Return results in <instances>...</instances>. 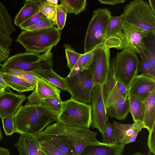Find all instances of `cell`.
<instances>
[{
  "mask_svg": "<svg viewBox=\"0 0 155 155\" xmlns=\"http://www.w3.org/2000/svg\"><path fill=\"white\" fill-rule=\"evenodd\" d=\"M125 0H99V1L101 3L112 5L122 3L125 2Z\"/></svg>",
  "mask_w": 155,
  "mask_h": 155,
  "instance_id": "bcb514c9",
  "label": "cell"
},
{
  "mask_svg": "<svg viewBox=\"0 0 155 155\" xmlns=\"http://www.w3.org/2000/svg\"><path fill=\"white\" fill-rule=\"evenodd\" d=\"M39 133L66 155H78L87 145L97 141V132L58 121L48 126Z\"/></svg>",
  "mask_w": 155,
  "mask_h": 155,
  "instance_id": "6da1fadb",
  "label": "cell"
},
{
  "mask_svg": "<svg viewBox=\"0 0 155 155\" xmlns=\"http://www.w3.org/2000/svg\"><path fill=\"white\" fill-rule=\"evenodd\" d=\"M110 48L102 46L94 50L93 61L89 70L95 85L104 86L107 81L109 70Z\"/></svg>",
  "mask_w": 155,
  "mask_h": 155,
  "instance_id": "7c38bea8",
  "label": "cell"
},
{
  "mask_svg": "<svg viewBox=\"0 0 155 155\" xmlns=\"http://www.w3.org/2000/svg\"><path fill=\"white\" fill-rule=\"evenodd\" d=\"M0 75L10 87L19 93L33 91L35 86L18 77L6 74L0 70Z\"/></svg>",
  "mask_w": 155,
  "mask_h": 155,
  "instance_id": "7402d4cb",
  "label": "cell"
},
{
  "mask_svg": "<svg viewBox=\"0 0 155 155\" xmlns=\"http://www.w3.org/2000/svg\"><path fill=\"white\" fill-rule=\"evenodd\" d=\"M10 51L9 48H6L0 45V62L5 61L8 58Z\"/></svg>",
  "mask_w": 155,
  "mask_h": 155,
  "instance_id": "ee69618b",
  "label": "cell"
},
{
  "mask_svg": "<svg viewBox=\"0 0 155 155\" xmlns=\"http://www.w3.org/2000/svg\"><path fill=\"white\" fill-rule=\"evenodd\" d=\"M91 106L71 98L63 102L57 121L71 126L89 128L91 122Z\"/></svg>",
  "mask_w": 155,
  "mask_h": 155,
  "instance_id": "9c48e42d",
  "label": "cell"
},
{
  "mask_svg": "<svg viewBox=\"0 0 155 155\" xmlns=\"http://www.w3.org/2000/svg\"><path fill=\"white\" fill-rule=\"evenodd\" d=\"M2 64L1 63V62H0V66L2 67Z\"/></svg>",
  "mask_w": 155,
  "mask_h": 155,
  "instance_id": "9f6ffc18",
  "label": "cell"
},
{
  "mask_svg": "<svg viewBox=\"0 0 155 155\" xmlns=\"http://www.w3.org/2000/svg\"><path fill=\"white\" fill-rule=\"evenodd\" d=\"M103 86L96 84L92 91L91 122V126L97 129L103 136L108 117L104 98Z\"/></svg>",
  "mask_w": 155,
  "mask_h": 155,
  "instance_id": "4fadbf2b",
  "label": "cell"
},
{
  "mask_svg": "<svg viewBox=\"0 0 155 155\" xmlns=\"http://www.w3.org/2000/svg\"><path fill=\"white\" fill-rule=\"evenodd\" d=\"M64 46L67 61V66L70 71L76 70L78 62L82 54L77 53L70 45L65 44Z\"/></svg>",
  "mask_w": 155,
  "mask_h": 155,
  "instance_id": "f1b7e54d",
  "label": "cell"
},
{
  "mask_svg": "<svg viewBox=\"0 0 155 155\" xmlns=\"http://www.w3.org/2000/svg\"><path fill=\"white\" fill-rule=\"evenodd\" d=\"M27 99H28V101L26 103L27 104L35 105L41 104V100L38 95L35 88L32 93L28 97Z\"/></svg>",
  "mask_w": 155,
  "mask_h": 155,
  "instance_id": "7bdbcfd3",
  "label": "cell"
},
{
  "mask_svg": "<svg viewBox=\"0 0 155 155\" xmlns=\"http://www.w3.org/2000/svg\"><path fill=\"white\" fill-rule=\"evenodd\" d=\"M144 42L145 50L142 53L155 70V35L148 34Z\"/></svg>",
  "mask_w": 155,
  "mask_h": 155,
  "instance_id": "4316f807",
  "label": "cell"
},
{
  "mask_svg": "<svg viewBox=\"0 0 155 155\" xmlns=\"http://www.w3.org/2000/svg\"><path fill=\"white\" fill-rule=\"evenodd\" d=\"M46 17L42 13L38 12L28 19L19 27L20 29L24 30L25 28L31 26L41 19L46 18Z\"/></svg>",
  "mask_w": 155,
  "mask_h": 155,
  "instance_id": "ab89813d",
  "label": "cell"
},
{
  "mask_svg": "<svg viewBox=\"0 0 155 155\" xmlns=\"http://www.w3.org/2000/svg\"><path fill=\"white\" fill-rule=\"evenodd\" d=\"M139 61L136 53L126 49L117 53L114 58V70L116 80L127 89L137 74Z\"/></svg>",
  "mask_w": 155,
  "mask_h": 155,
  "instance_id": "8fae6325",
  "label": "cell"
},
{
  "mask_svg": "<svg viewBox=\"0 0 155 155\" xmlns=\"http://www.w3.org/2000/svg\"><path fill=\"white\" fill-rule=\"evenodd\" d=\"M12 43V40L6 36L0 28V45L6 48H9Z\"/></svg>",
  "mask_w": 155,
  "mask_h": 155,
  "instance_id": "b9f144b4",
  "label": "cell"
},
{
  "mask_svg": "<svg viewBox=\"0 0 155 155\" xmlns=\"http://www.w3.org/2000/svg\"><path fill=\"white\" fill-rule=\"evenodd\" d=\"M139 133V132H137L132 135L127 141L125 144L135 141L136 137Z\"/></svg>",
  "mask_w": 155,
  "mask_h": 155,
  "instance_id": "c3c4849f",
  "label": "cell"
},
{
  "mask_svg": "<svg viewBox=\"0 0 155 155\" xmlns=\"http://www.w3.org/2000/svg\"><path fill=\"white\" fill-rule=\"evenodd\" d=\"M117 133L116 144L125 145L127 140L134 134L145 128L143 123H134L132 124H124L113 121Z\"/></svg>",
  "mask_w": 155,
  "mask_h": 155,
  "instance_id": "ac0fdd59",
  "label": "cell"
},
{
  "mask_svg": "<svg viewBox=\"0 0 155 155\" xmlns=\"http://www.w3.org/2000/svg\"><path fill=\"white\" fill-rule=\"evenodd\" d=\"M61 6L67 14L77 15L85 10L86 0H60Z\"/></svg>",
  "mask_w": 155,
  "mask_h": 155,
  "instance_id": "484cf974",
  "label": "cell"
},
{
  "mask_svg": "<svg viewBox=\"0 0 155 155\" xmlns=\"http://www.w3.org/2000/svg\"><path fill=\"white\" fill-rule=\"evenodd\" d=\"M148 35L142 30L123 20L117 32L106 37L101 46L118 50L126 49L140 54L145 50L144 39Z\"/></svg>",
  "mask_w": 155,
  "mask_h": 155,
  "instance_id": "277c9868",
  "label": "cell"
},
{
  "mask_svg": "<svg viewBox=\"0 0 155 155\" xmlns=\"http://www.w3.org/2000/svg\"><path fill=\"white\" fill-rule=\"evenodd\" d=\"M20 134V136L14 145L19 155H45L41 150L36 136Z\"/></svg>",
  "mask_w": 155,
  "mask_h": 155,
  "instance_id": "e0dca14e",
  "label": "cell"
},
{
  "mask_svg": "<svg viewBox=\"0 0 155 155\" xmlns=\"http://www.w3.org/2000/svg\"><path fill=\"white\" fill-rule=\"evenodd\" d=\"M63 79L67 91L71 95V98L79 102L91 103L92 91L95 84L89 70L83 71L71 70L68 75Z\"/></svg>",
  "mask_w": 155,
  "mask_h": 155,
  "instance_id": "30bf717a",
  "label": "cell"
},
{
  "mask_svg": "<svg viewBox=\"0 0 155 155\" xmlns=\"http://www.w3.org/2000/svg\"><path fill=\"white\" fill-rule=\"evenodd\" d=\"M147 145L149 152L155 154V127L149 132Z\"/></svg>",
  "mask_w": 155,
  "mask_h": 155,
  "instance_id": "60d3db41",
  "label": "cell"
},
{
  "mask_svg": "<svg viewBox=\"0 0 155 155\" xmlns=\"http://www.w3.org/2000/svg\"><path fill=\"white\" fill-rule=\"evenodd\" d=\"M42 0H25L23 6L14 19L15 25L19 27L29 18L39 12V5Z\"/></svg>",
  "mask_w": 155,
  "mask_h": 155,
  "instance_id": "ffe728a7",
  "label": "cell"
},
{
  "mask_svg": "<svg viewBox=\"0 0 155 155\" xmlns=\"http://www.w3.org/2000/svg\"><path fill=\"white\" fill-rule=\"evenodd\" d=\"M145 110L143 123L150 132L155 127V89L144 101Z\"/></svg>",
  "mask_w": 155,
  "mask_h": 155,
  "instance_id": "44dd1931",
  "label": "cell"
},
{
  "mask_svg": "<svg viewBox=\"0 0 155 155\" xmlns=\"http://www.w3.org/2000/svg\"><path fill=\"white\" fill-rule=\"evenodd\" d=\"M63 102L53 98L41 100V105L48 107L54 114L58 115L61 112L63 106Z\"/></svg>",
  "mask_w": 155,
  "mask_h": 155,
  "instance_id": "d590c367",
  "label": "cell"
},
{
  "mask_svg": "<svg viewBox=\"0 0 155 155\" xmlns=\"http://www.w3.org/2000/svg\"><path fill=\"white\" fill-rule=\"evenodd\" d=\"M114 58H110L109 70L106 84L103 87V93L108 115L111 118L124 120L130 113L129 102L120 94L114 75Z\"/></svg>",
  "mask_w": 155,
  "mask_h": 155,
  "instance_id": "3957f363",
  "label": "cell"
},
{
  "mask_svg": "<svg viewBox=\"0 0 155 155\" xmlns=\"http://www.w3.org/2000/svg\"><path fill=\"white\" fill-rule=\"evenodd\" d=\"M5 87L0 85V95L6 91Z\"/></svg>",
  "mask_w": 155,
  "mask_h": 155,
  "instance_id": "f5cc1de1",
  "label": "cell"
},
{
  "mask_svg": "<svg viewBox=\"0 0 155 155\" xmlns=\"http://www.w3.org/2000/svg\"><path fill=\"white\" fill-rule=\"evenodd\" d=\"M124 145L107 144L98 140L86 146L78 155H122Z\"/></svg>",
  "mask_w": 155,
  "mask_h": 155,
  "instance_id": "2e32d148",
  "label": "cell"
},
{
  "mask_svg": "<svg viewBox=\"0 0 155 155\" xmlns=\"http://www.w3.org/2000/svg\"><path fill=\"white\" fill-rule=\"evenodd\" d=\"M26 98L23 94L5 91L0 95V118L13 116Z\"/></svg>",
  "mask_w": 155,
  "mask_h": 155,
  "instance_id": "9a60e30c",
  "label": "cell"
},
{
  "mask_svg": "<svg viewBox=\"0 0 155 155\" xmlns=\"http://www.w3.org/2000/svg\"><path fill=\"white\" fill-rule=\"evenodd\" d=\"M148 4L149 7L153 13L155 15V0H148Z\"/></svg>",
  "mask_w": 155,
  "mask_h": 155,
  "instance_id": "7dc6e473",
  "label": "cell"
},
{
  "mask_svg": "<svg viewBox=\"0 0 155 155\" xmlns=\"http://www.w3.org/2000/svg\"><path fill=\"white\" fill-rule=\"evenodd\" d=\"M155 89V78L142 74H137L129 85L128 95H133L144 102Z\"/></svg>",
  "mask_w": 155,
  "mask_h": 155,
  "instance_id": "5bb4252c",
  "label": "cell"
},
{
  "mask_svg": "<svg viewBox=\"0 0 155 155\" xmlns=\"http://www.w3.org/2000/svg\"><path fill=\"white\" fill-rule=\"evenodd\" d=\"M67 14L60 4L57 7L56 16V25L59 30L61 31L64 27L66 20Z\"/></svg>",
  "mask_w": 155,
  "mask_h": 155,
  "instance_id": "74e56055",
  "label": "cell"
},
{
  "mask_svg": "<svg viewBox=\"0 0 155 155\" xmlns=\"http://www.w3.org/2000/svg\"><path fill=\"white\" fill-rule=\"evenodd\" d=\"M116 84L120 94L124 98H127L128 96L127 89L123 84L117 81Z\"/></svg>",
  "mask_w": 155,
  "mask_h": 155,
  "instance_id": "f6af8a7d",
  "label": "cell"
},
{
  "mask_svg": "<svg viewBox=\"0 0 155 155\" xmlns=\"http://www.w3.org/2000/svg\"><path fill=\"white\" fill-rule=\"evenodd\" d=\"M102 143L107 144H115L117 138L115 127L113 124L108 122L106 124L103 136Z\"/></svg>",
  "mask_w": 155,
  "mask_h": 155,
  "instance_id": "d6a6232c",
  "label": "cell"
},
{
  "mask_svg": "<svg viewBox=\"0 0 155 155\" xmlns=\"http://www.w3.org/2000/svg\"><path fill=\"white\" fill-rule=\"evenodd\" d=\"M55 121L57 115L45 106L26 104L14 116L15 133L36 136Z\"/></svg>",
  "mask_w": 155,
  "mask_h": 155,
  "instance_id": "7a4b0ae2",
  "label": "cell"
},
{
  "mask_svg": "<svg viewBox=\"0 0 155 155\" xmlns=\"http://www.w3.org/2000/svg\"><path fill=\"white\" fill-rule=\"evenodd\" d=\"M0 155H10V151L7 149L0 147Z\"/></svg>",
  "mask_w": 155,
  "mask_h": 155,
  "instance_id": "f907efd6",
  "label": "cell"
},
{
  "mask_svg": "<svg viewBox=\"0 0 155 155\" xmlns=\"http://www.w3.org/2000/svg\"><path fill=\"white\" fill-rule=\"evenodd\" d=\"M0 70L5 73L18 77L35 86L37 81L39 78L28 71L8 70L1 68H0Z\"/></svg>",
  "mask_w": 155,
  "mask_h": 155,
  "instance_id": "83f0119b",
  "label": "cell"
},
{
  "mask_svg": "<svg viewBox=\"0 0 155 155\" xmlns=\"http://www.w3.org/2000/svg\"><path fill=\"white\" fill-rule=\"evenodd\" d=\"M38 140L41 150L45 155H66L46 141Z\"/></svg>",
  "mask_w": 155,
  "mask_h": 155,
  "instance_id": "e575fe53",
  "label": "cell"
},
{
  "mask_svg": "<svg viewBox=\"0 0 155 155\" xmlns=\"http://www.w3.org/2000/svg\"><path fill=\"white\" fill-rule=\"evenodd\" d=\"M123 20L148 34L155 35V15L143 0L131 1L124 8Z\"/></svg>",
  "mask_w": 155,
  "mask_h": 155,
  "instance_id": "52a82bcc",
  "label": "cell"
},
{
  "mask_svg": "<svg viewBox=\"0 0 155 155\" xmlns=\"http://www.w3.org/2000/svg\"><path fill=\"white\" fill-rule=\"evenodd\" d=\"M57 5L48 2L47 0H42L39 5V12L52 21L56 25V16Z\"/></svg>",
  "mask_w": 155,
  "mask_h": 155,
  "instance_id": "f546056e",
  "label": "cell"
},
{
  "mask_svg": "<svg viewBox=\"0 0 155 155\" xmlns=\"http://www.w3.org/2000/svg\"><path fill=\"white\" fill-rule=\"evenodd\" d=\"M35 89L41 100L53 98L62 101L60 98V90L54 84L41 78H39L37 80Z\"/></svg>",
  "mask_w": 155,
  "mask_h": 155,
  "instance_id": "d6986e66",
  "label": "cell"
},
{
  "mask_svg": "<svg viewBox=\"0 0 155 155\" xmlns=\"http://www.w3.org/2000/svg\"><path fill=\"white\" fill-rule=\"evenodd\" d=\"M54 25L55 24L52 21L46 17L41 19L34 25L24 30L34 31L48 29L53 27Z\"/></svg>",
  "mask_w": 155,
  "mask_h": 155,
  "instance_id": "8d00e7d4",
  "label": "cell"
},
{
  "mask_svg": "<svg viewBox=\"0 0 155 155\" xmlns=\"http://www.w3.org/2000/svg\"><path fill=\"white\" fill-rule=\"evenodd\" d=\"M3 137L2 135V134L1 130L0 127V142L3 139Z\"/></svg>",
  "mask_w": 155,
  "mask_h": 155,
  "instance_id": "db71d44e",
  "label": "cell"
},
{
  "mask_svg": "<svg viewBox=\"0 0 155 155\" xmlns=\"http://www.w3.org/2000/svg\"><path fill=\"white\" fill-rule=\"evenodd\" d=\"M3 127L6 136L11 135L15 133L14 116L3 117L1 118Z\"/></svg>",
  "mask_w": 155,
  "mask_h": 155,
  "instance_id": "f35d334b",
  "label": "cell"
},
{
  "mask_svg": "<svg viewBox=\"0 0 155 155\" xmlns=\"http://www.w3.org/2000/svg\"><path fill=\"white\" fill-rule=\"evenodd\" d=\"M93 12L85 38L84 53L102 46L106 37L107 25L112 16L111 12L106 8H98Z\"/></svg>",
  "mask_w": 155,
  "mask_h": 155,
  "instance_id": "ba28073f",
  "label": "cell"
},
{
  "mask_svg": "<svg viewBox=\"0 0 155 155\" xmlns=\"http://www.w3.org/2000/svg\"><path fill=\"white\" fill-rule=\"evenodd\" d=\"M0 85L5 87L6 90L10 91V88L4 81L2 77L0 75Z\"/></svg>",
  "mask_w": 155,
  "mask_h": 155,
  "instance_id": "681fc988",
  "label": "cell"
},
{
  "mask_svg": "<svg viewBox=\"0 0 155 155\" xmlns=\"http://www.w3.org/2000/svg\"><path fill=\"white\" fill-rule=\"evenodd\" d=\"M94 50L89 52L82 54L77 63L75 70L83 71L89 69L93 59Z\"/></svg>",
  "mask_w": 155,
  "mask_h": 155,
  "instance_id": "1f68e13d",
  "label": "cell"
},
{
  "mask_svg": "<svg viewBox=\"0 0 155 155\" xmlns=\"http://www.w3.org/2000/svg\"><path fill=\"white\" fill-rule=\"evenodd\" d=\"M123 17L122 14L111 17L107 28L106 37L114 35L117 32L123 20Z\"/></svg>",
  "mask_w": 155,
  "mask_h": 155,
  "instance_id": "836d02e7",
  "label": "cell"
},
{
  "mask_svg": "<svg viewBox=\"0 0 155 155\" xmlns=\"http://www.w3.org/2000/svg\"><path fill=\"white\" fill-rule=\"evenodd\" d=\"M139 54L140 60L138 64L137 72H140L142 74L155 78V70L142 53Z\"/></svg>",
  "mask_w": 155,
  "mask_h": 155,
  "instance_id": "4dcf8cb0",
  "label": "cell"
},
{
  "mask_svg": "<svg viewBox=\"0 0 155 155\" xmlns=\"http://www.w3.org/2000/svg\"><path fill=\"white\" fill-rule=\"evenodd\" d=\"M61 38V32L57 27L54 26L40 30H22L15 41L24 48L26 52L39 54L56 46Z\"/></svg>",
  "mask_w": 155,
  "mask_h": 155,
  "instance_id": "5b68a950",
  "label": "cell"
},
{
  "mask_svg": "<svg viewBox=\"0 0 155 155\" xmlns=\"http://www.w3.org/2000/svg\"><path fill=\"white\" fill-rule=\"evenodd\" d=\"M127 98L129 102L130 112L134 123H143L145 110L144 102L132 95H128Z\"/></svg>",
  "mask_w": 155,
  "mask_h": 155,
  "instance_id": "603a6c76",
  "label": "cell"
},
{
  "mask_svg": "<svg viewBox=\"0 0 155 155\" xmlns=\"http://www.w3.org/2000/svg\"><path fill=\"white\" fill-rule=\"evenodd\" d=\"M31 73L54 84L63 91H67L63 78L58 75L53 70L52 68H39Z\"/></svg>",
  "mask_w": 155,
  "mask_h": 155,
  "instance_id": "cb8c5ba5",
  "label": "cell"
},
{
  "mask_svg": "<svg viewBox=\"0 0 155 155\" xmlns=\"http://www.w3.org/2000/svg\"><path fill=\"white\" fill-rule=\"evenodd\" d=\"M52 48H50L42 54L26 52L16 54L6 60L1 68L31 73L39 68H52Z\"/></svg>",
  "mask_w": 155,
  "mask_h": 155,
  "instance_id": "8992f818",
  "label": "cell"
},
{
  "mask_svg": "<svg viewBox=\"0 0 155 155\" xmlns=\"http://www.w3.org/2000/svg\"><path fill=\"white\" fill-rule=\"evenodd\" d=\"M47 1L49 3L54 5H57L58 0H47Z\"/></svg>",
  "mask_w": 155,
  "mask_h": 155,
  "instance_id": "816d5d0a",
  "label": "cell"
},
{
  "mask_svg": "<svg viewBox=\"0 0 155 155\" xmlns=\"http://www.w3.org/2000/svg\"><path fill=\"white\" fill-rule=\"evenodd\" d=\"M0 28L7 36L16 31L15 25L5 6L0 1Z\"/></svg>",
  "mask_w": 155,
  "mask_h": 155,
  "instance_id": "d4e9b609",
  "label": "cell"
},
{
  "mask_svg": "<svg viewBox=\"0 0 155 155\" xmlns=\"http://www.w3.org/2000/svg\"><path fill=\"white\" fill-rule=\"evenodd\" d=\"M131 155H145L142 154L140 152H137V153H134ZM147 155H150V154L149 153V154H148Z\"/></svg>",
  "mask_w": 155,
  "mask_h": 155,
  "instance_id": "11a10c76",
  "label": "cell"
}]
</instances>
